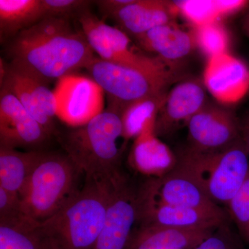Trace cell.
<instances>
[{"instance_id": "1", "label": "cell", "mask_w": 249, "mask_h": 249, "mask_svg": "<svg viewBox=\"0 0 249 249\" xmlns=\"http://www.w3.org/2000/svg\"><path fill=\"white\" fill-rule=\"evenodd\" d=\"M7 53L15 70L47 85L85 68L96 58L83 32L67 18L47 17L10 42Z\"/></svg>"}, {"instance_id": "2", "label": "cell", "mask_w": 249, "mask_h": 249, "mask_svg": "<svg viewBox=\"0 0 249 249\" xmlns=\"http://www.w3.org/2000/svg\"><path fill=\"white\" fill-rule=\"evenodd\" d=\"M124 175L85 178L79 193L60 211L40 222L55 249H93Z\"/></svg>"}, {"instance_id": "7", "label": "cell", "mask_w": 249, "mask_h": 249, "mask_svg": "<svg viewBox=\"0 0 249 249\" xmlns=\"http://www.w3.org/2000/svg\"><path fill=\"white\" fill-rule=\"evenodd\" d=\"M82 32L99 58L141 71L154 73H175L169 65L158 58L137 53L128 36L85 11L78 18Z\"/></svg>"}, {"instance_id": "9", "label": "cell", "mask_w": 249, "mask_h": 249, "mask_svg": "<svg viewBox=\"0 0 249 249\" xmlns=\"http://www.w3.org/2000/svg\"><path fill=\"white\" fill-rule=\"evenodd\" d=\"M188 147L199 151H217L241 137V124L230 111L206 104L188 124Z\"/></svg>"}, {"instance_id": "17", "label": "cell", "mask_w": 249, "mask_h": 249, "mask_svg": "<svg viewBox=\"0 0 249 249\" xmlns=\"http://www.w3.org/2000/svg\"><path fill=\"white\" fill-rule=\"evenodd\" d=\"M178 14L173 1L134 0L111 18L124 33L137 37L158 26L175 22Z\"/></svg>"}, {"instance_id": "25", "label": "cell", "mask_w": 249, "mask_h": 249, "mask_svg": "<svg viewBox=\"0 0 249 249\" xmlns=\"http://www.w3.org/2000/svg\"><path fill=\"white\" fill-rule=\"evenodd\" d=\"M3 79L1 80V86L7 88L14 93L19 100L21 104L27 109L37 122L45 129L49 134L53 132V119L46 115L44 111L39 107L36 100L33 97L29 89L24 85L20 75L8 65L3 67Z\"/></svg>"}, {"instance_id": "29", "label": "cell", "mask_w": 249, "mask_h": 249, "mask_svg": "<svg viewBox=\"0 0 249 249\" xmlns=\"http://www.w3.org/2000/svg\"><path fill=\"white\" fill-rule=\"evenodd\" d=\"M45 18H67L73 14L81 15L89 1L82 0H42Z\"/></svg>"}, {"instance_id": "32", "label": "cell", "mask_w": 249, "mask_h": 249, "mask_svg": "<svg viewBox=\"0 0 249 249\" xmlns=\"http://www.w3.org/2000/svg\"><path fill=\"white\" fill-rule=\"evenodd\" d=\"M133 1L134 0H101L96 3L102 12L111 17L118 11Z\"/></svg>"}, {"instance_id": "13", "label": "cell", "mask_w": 249, "mask_h": 249, "mask_svg": "<svg viewBox=\"0 0 249 249\" xmlns=\"http://www.w3.org/2000/svg\"><path fill=\"white\" fill-rule=\"evenodd\" d=\"M50 136L7 88L0 94V146L34 147Z\"/></svg>"}, {"instance_id": "23", "label": "cell", "mask_w": 249, "mask_h": 249, "mask_svg": "<svg viewBox=\"0 0 249 249\" xmlns=\"http://www.w3.org/2000/svg\"><path fill=\"white\" fill-rule=\"evenodd\" d=\"M174 4L187 20L195 27L219 21L222 17L240 11L242 3L239 0H184L174 1Z\"/></svg>"}, {"instance_id": "26", "label": "cell", "mask_w": 249, "mask_h": 249, "mask_svg": "<svg viewBox=\"0 0 249 249\" xmlns=\"http://www.w3.org/2000/svg\"><path fill=\"white\" fill-rule=\"evenodd\" d=\"M194 35L196 45L209 59L227 53L229 34L219 21L196 27Z\"/></svg>"}, {"instance_id": "11", "label": "cell", "mask_w": 249, "mask_h": 249, "mask_svg": "<svg viewBox=\"0 0 249 249\" xmlns=\"http://www.w3.org/2000/svg\"><path fill=\"white\" fill-rule=\"evenodd\" d=\"M206 90L197 80L178 82L167 91L155 119V133L165 137L188 125L190 120L204 107Z\"/></svg>"}, {"instance_id": "28", "label": "cell", "mask_w": 249, "mask_h": 249, "mask_svg": "<svg viewBox=\"0 0 249 249\" xmlns=\"http://www.w3.org/2000/svg\"><path fill=\"white\" fill-rule=\"evenodd\" d=\"M18 73L20 75L24 85L29 89L39 107L46 115L53 119L54 116H57V103L53 91L47 88V85L44 84L42 82L19 72Z\"/></svg>"}, {"instance_id": "35", "label": "cell", "mask_w": 249, "mask_h": 249, "mask_svg": "<svg viewBox=\"0 0 249 249\" xmlns=\"http://www.w3.org/2000/svg\"><path fill=\"white\" fill-rule=\"evenodd\" d=\"M245 29L249 36V11L245 21Z\"/></svg>"}, {"instance_id": "10", "label": "cell", "mask_w": 249, "mask_h": 249, "mask_svg": "<svg viewBox=\"0 0 249 249\" xmlns=\"http://www.w3.org/2000/svg\"><path fill=\"white\" fill-rule=\"evenodd\" d=\"M139 220L138 191L125 177L118 183L93 249H126Z\"/></svg>"}, {"instance_id": "19", "label": "cell", "mask_w": 249, "mask_h": 249, "mask_svg": "<svg viewBox=\"0 0 249 249\" xmlns=\"http://www.w3.org/2000/svg\"><path fill=\"white\" fill-rule=\"evenodd\" d=\"M136 38L142 48L157 54L168 65L189 55L196 46L194 32L185 30L175 22L158 26Z\"/></svg>"}, {"instance_id": "21", "label": "cell", "mask_w": 249, "mask_h": 249, "mask_svg": "<svg viewBox=\"0 0 249 249\" xmlns=\"http://www.w3.org/2000/svg\"><path fill=\"white\" fill-rule=\"evenodd\" d=\"M0 249H55L40 227L29 217L13 222H0Z\"/></svg>"}, {"instance_id": "27", "label": "cell", "mask_w": 249, "mask_h": 249, "mask_svg": "<svg viewBox=\"0 0 249 249\" xmlns=\"http://www.w3.org/2000/svg\"><path fill=\"white\" fill-rule=\"evenodd\" d=\"M228 208L241 238L249 244V178Z\"/></svg>"}, {"instance_id": "22", "label": "cell", "mask_w": 249, "mask_h": 249, "mask_svg": "<svg viewBox=\"0 0 249 249\" xmlns=\"http://www.w3.org/2000/svg\"><path fill=\"white\" fill-rule=\"evenodd\" d=\"M43 18L42 0H0L1 41L14 38L20 31Z\"/></svg>"}, {"instance_id": "31", "label": "cell", "mask_w": 249, "mask_h": 249, "mask_svg": "<svg viewBox=\"0 0 249 249\" xmlns=\"http://www.w3.org/2000/svg\"><path fill=\"white\" fill-rule=\"evenodd\" d=\"M26 215L19 194L10 193L0 187V222H11Z\"/></svg>"}, {"instance_id": "6", "label": "cell", "mask_w": 249, "mask_h": 249, "mask_svg": "<svg viewBox=\"0 0 249 249\" xmlns=\"http://www.w3.org/2000/svg\"><path fill=\"white\" fill-rule=\"evenodd\" d=\"M86 70L109 99V110L121 114L134 102L164 94L176 78L175 73L141 71L95 58Z\"/></svg>"}, {"instance_id": "14", "label": "cell", "mask_w": 249, "mask_h": 249, "mask_svg": "<svg viewBox=\"0 0 249 249\" xmlns=\"http://www.w3.org/2000/svg\"><path fill=\"white\" fill-rule=\"evenodd\" d=\"M138 198V227L217 229L229 219L227 211L209 212L160 204L143 197L139 191Z\"/></svg>"}, {"instance_id": "12", "label": "cell", "mask_w": 249, "mask_h": 249, "mask_svg": "<svg viewBox=\"0 0 249 249\" xmlns=\"http://www.w3.org/2000/svg\"><path fill=\"white\" fill-rule=\"evenodd\" d=\"M139 194L156 202L209 211L222 213V206L214 204L196 183L173 169L160 178L146 181L139 191Z\"/></svg>"}, {"instance_id": "33", "label": "cell", "mask_w": 249, "mask_h": 249, "mask_svg": "<svg viewBox=\"0 0 249 249\" xmlns=\"http://www.w3.org/2000/svg\"><path fill=\"white\" fill-rule=\"evenodd\" d=\"M241 137L249 155V128L241 127Z\"/></svg>"}, {"instance_id": "18", "label": "cell", "mask_w": 249, "mask_h": 249, "mask_svg": "<svg viewBox=\"0 0 249 249\" xmlns=\"http://www.w3.org/2000/svg\"><path fill=\"white\" fill-rule=\"evenodd\" d=\"M217 229L138 227L126 249H193Z\"/></svg>"}, {"instance_id": "5", "label": "cell", "mask_w": 249, "mask_h": 249, "mask_svg": "<svg viewBox=\"0 0 249 249\" xmlns=\"http://www.w3.org/2000/svg\"><path fill=\"white\" fill-rule=\"evenodd\" d=\"M82 175L66 154L42 152L19 194L24 213L39 222L57 213L79 193Z\"/></svg>"}, {"instance_id": "15", "label": "cell", "mask_w": 249, "mask_h": 249, "mask_svg": "<svg viewBox=\"0 0 249 249\" xmlns=\"http://www.w3.org/2000/svg\"><path fill=\"white\" fill-rule=\"evenodd\" d=\"M205 88L223 104L240 101L249 89V70L240 59L224 53L208 60L204 72Z\"/></svg>"}, {"instance_id": "16", "label": "cell", "mask_w": 249, "mask_h": 249, "mask_svg": "<svg viewBox=\"0 0 249 249\" xmlns=\"http://www.w3.org/2000/svg\"><path fill=\"white\" fill-rule=\"evenodd\" d=\"M157 116L147 120L142 132L134 139L129 161L139 173L160 178L169 173L177 163V155L155 133Z\"/></svg>"}, {"instance_id": "8", "label": "cell", "mask_w": 249, "mask_h": 249, "mask_svg": "<svg viewBox=\"0 0 249 249\" xmlns=\"http://www.w3.org/2000/svg\"><path fill=\"white\" fill-rule=\"evenodd\" d=\"M57 116L73 127H79L103 111L104 91L88 77L70 74L57 81L53 90Z\"/></svg>"}, {"instance_id": "4", "label": "cell", "mask_w": 249, "mask_h": 249, "mask_svg": "<svg viewBox=\"0 0 249 249\" xmlns=\"http://www.w3.org/2000/svg\"><path fill=\"white\" fill-rule=\"evenodd\" d=\"M121 139H124L121 115L107 109L67 132L60 142L85 178H115L122 175L119 167L124 146L119 145Z\"/></svg>"}, {"instance_id": "30", "label": "cell", "mask_w": 249, "mask_h": 249, "mask_svg": "<svg viewBox=\"0 0 249 249\" xmlns=\"http://www.w3.org/2000/svg\"><path fill=\"white\" fill-rule=\"evenodd\" d=\"M193 249H240L228 222L219 226L207 238Z\"/></svg>"}, {"instance_id": "24", "label": "cell", "mask_w": 249, "mask_h": 249, "mask_svg": "<svg viewBox=\"0 0 249 249\" xmlns=\"http://www.w3.org/2000/svg\"><path fill=\"white\" fill-rule=\"evenodd\" d=\"M166 93L132 103L122 111L123 136L126 142L137 138L142 132L145 122L157 116Z\"/></svg>"}, {"instance_id": "20", "label": "cell", "mask_w": 249, "mask_h": 249, "mask_svg": "<svg viewBox=\"0 0 249 249\" xmlns=\"http://www.w3.org/2000/svg\"><path fill=\"white\" fill-rule=\"evenodd\" d=\"M42 152L18 151L13 147L0 146V187L19 194Z\"/></svg>"}, {"instance_id": "34", "label": "cell", "mask_w": 249, "mask_h": 249, "mask_svg": "<svg viewBox=\"0 0 249 249\" xmlns=\"http://www.w3.org/2000/svg\"><path fill=\"white\" fill-rule=\"evenodd\" d=\"M240 124L241 127H245V128H249V114L247 115V117L245 118L243 122L240 123Z\"/></svg>"}, {"instance_id": "3", "label": "cell", "mask_w": 249, "mask_h": 249, "mask_svg": "<svg viewBox=\"0 0 249 249\" xmlns=\"http://www.w3.org/2000/svg\"><path fill=\"white\" fill-rule=\"evenodd\" d=\"M174 169L196 183L214 204L228 206L249 178V155L242 138L217 151L188 146L177 155Z\"/></svg>"}]
</instances>
